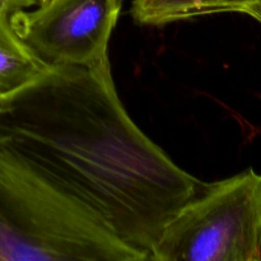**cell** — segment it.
Returning <instances> with one entry per match:
<instances>
[{"mask_svg":"<svg viewBox=\"0 0 261 261\" xmlns=\"http://www.w3.org/2000/svg\"><path fill=\"white\" fill-rule=\"evenodd\" d=\"M0 149L144 260L168 219L205 184L133 121L110 59L50 66L0 101Z\"/></svg>","mask_w":261,"mask_h":261,"instance_id":"1","label":"cell"},{"mask_svg":"<svg viewBox=\"0 0 261 261\" xmlns=\"http://www.w3.org/2000/svg\"><path fill=\"white\" fill-rule=\"evenodd\" d=\"M152 261H261V173L205 182L163 226Z\"/></svg>","mask_w":261,"mask_h":261,"instance_id":"2","label":"cell"},{"mask_svg":"<svg viewBox=\"0 0 261 261\" xmlns=\"http://www.w3.org/2000/svg\"><path fill=\"white\" fill-rule=\"evenodd\" d=\"M122 0H55L10 14L28 47L48 66H89L107 60Z\"/></svg>","mask_w":261,"mask_h":261,"instance_id":"3","label":"cell"},{"mask_svg":"<svg viewBox=\"0 0 261 261\" xmlns=\"http://www.w3.org/2000/svg\"><path fill=\"white\" fill-rule=\"evenodd\" d=\"M261 0H134L132 15L139 24L165 25L218 13L251 15Z\"/></svg>","mask_w":261,"mask_h":261,"instance_id":"4","label":"cell"},{"mask_svg":"<svg viewBox=\"0 0 261 261\" xmlns=\"http://www.w3.org/2000/svg\"><path fill=\"white\" fill-rule=\"evenodd\" d=\"M48 68L15 32L9 13L0 10V101L32 83Z\"/></svg>","mask_w":261,"mask_h":261,"instance_id":"5","label":"cell"},{"mask_svg":"<svg viewBox=\"0 0 261 261\" xmlns=\"http://www.w3.org/2000/svg\"><path fill=\"white\" fill-rule=\"evenodd\" d=\"M35 5H38V0H0V10L9 14L18 10L30 9Z\"/></svg>","mask_w":261,"mask_h":261,"instance_id":"6","label":"cell"},{"mask_svg":"<svg viewBox=\"0 0 261 261\" xmlns=\"http://www.w3.org/2000/svg\"><path fill=\"white\" fill-rule=\"evenodd\" d=\"M250 17L254 18L255 20H257V22H259L261 24V3L259 5H257L256 8H255V10L251 13V15H250Z\"/></svg>","mask_w":261,"mask_h":261,"instance_id":"7","label":"cell"},{"mask_svg":"<svg viewBox=\"0 0 261 261\" xmlns=\"http://www.w3.org/2000/svg\"><path fill=\"white\" fill-rule=\"evenodd\" d=\"M55 0H38V7H46V5L51 4L54 3Z\"/></svg>","mask_w":261,"mask_h":261,"instance_id":"8","label":"cell"}]
</instances>
